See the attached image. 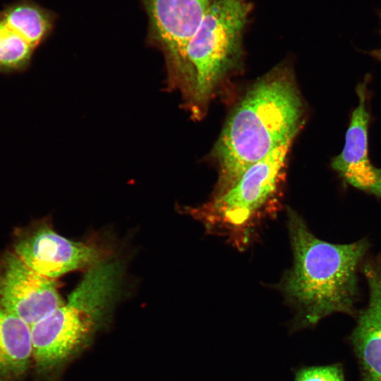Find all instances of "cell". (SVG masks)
Segmentation results:
<instances>
[{"label": "cell", "instance_id": "1", "mask_svg": "<svg viewBox=\"0 0 381 381\" xmlns=\"http://www.w3.org/2000/svg\"><path fill=\"white\" fill-rule=\"evenodd\" d=\"M303 114L300 94L287 71H272L255 83L229 115L215 145L219 169L215 195L251 165L292 141Z\"/></svg>", "mask_w": 381, "mask_h": 381}, {"label": "cell", "instance_id": "2", "mask_svg": "<svg viewBox=\"0 0 381 381\" xmlns=\"http://www.w3.org/2000/svg\"><path fill=\"white\" fill-rule=\"evenodd\" d=\"M294 265L281 288L297 312V325L313 327L333 313L356 316L357 271L369 248L361 239L337 244L317 238L295 211H288Z\"/></svg>", "mask_w": 381, "mask_h": 381}, {"label": "cell", "instance_id": "3", "mask_svg": "<svg viewBox=\"0 0 381 381\" xmlns=\"http://www.w3.org/2000/svg\"><path fill=\"white\" fill-rule=\"evenodd\" d=\"M123 267L106 258L87 270L68 300L31 327L32 361L47 377L89 339L115 302Z\"/></svg>", "mask_w": 381, "mask_h": 381}, {"label": "cell", "instance_id": "4", "mask_svg": "<svg viewBox=\"0 0 381 381\" xmlns=\"http://www.w3.org/2000/svg\"><path fill=\"white\" fill-rule=\"evenodd\" d=\"M251 0H212L186 54L182 78L195 104H206L241 53Z\"/></svg>", "mask_w": 381, "mask_h": 381}, {"label": "cell", "instance_id": "5", "mask_svg": "<svg viewBox=\"0 0 381 381\" xmlns=\"http://www.w3.org/2000/svg\"><path fill=\"white\" fill-rule=\"evenodd\" d=\"M291 143L277 147L248 168L226 190L205 205L190 209V212L207 227L246 232L277 200Z\"/></svg>", "mask_w": 381, "mask_h": 381}, {"label": "cell", "instance_id": "6", "mask_svg": "<svg viewBox=\"0 0 381 381\" xmlns=\"http://www.w3.org/2000/svg\"><path fill=\"white\" fill-rule=\"evenodd\" d=\"M13 252L35 272L55 279L70 272L87 270L107 258L99 246L68 239L47 224L19 233Z\"/></svg>", "mask_w": 381, "mask_h": 381}, {"label": "cell", "instance_id": "7", "mask_svg": "<svg viewBox=\"0 0 381 381\" xmlns=\"http://www.w3.org/2000/svg\"><path fill=\"white\" fill-rule=\"evenodd\" d=\"M59 284L31 269L13 252L0 258V306L30 327L64 303Z\"/></svg>", "mask_w": 381, "mask_h": 381}, {"label": "cell", "instance_id": "8", "mask_svg": "<svg viewBox=\"0 0 381 381\" xmlns=\"http://www.w3.org/2000/svg\"><path fill=\"white\" fill-rule=\"evenodd\" d=\"M150 37L166 55L173 77L181 80L188 44L212 0H144Z\"/></svg>", "mask_w": 381, "mask_h": 381}, {"label": "cell", "instance_id": "9", "mask_svg": "<svg viewBox=\"0 0 381 381\" xmlns=\"http://www.w3.org/2000/svg\"><path fill=\"white\" fill-rule=\"evenodd\" d=\"M368 82L365 78L356 87L358 103L351 114L344 147L332 158L331 167L344 182L381 198V168L373 165L369 157Z\"/></svg>", "mask_w": 381, "mask_h": 381}, {"label": "cell", "instance_id": "10", "mask_svg": "<svg viewBox=\"0 0 381 381\" xmlns=\"http://www.w3.org/2000/svg\"><path fill=\"white\" fill-rule=\"evenodd\" d=\"M361 268L368 287V302L357 313L350 339L361 381H381V255L366 260Z\"/></svg>", "mask_w": 381, "mask_h": 381}, {"label": "cell", "instance_id": "11", "mask_svg": "<svg viewBox=\"0 0 381 381\" xmlns=\"http://www.w3.org/2000/svg\"><path fill=\"white\" fill-rule=\"evenodd\" d=\"M32 357L31 327L0 306V381H22Z\"/></svg>", "mask_w": 381, "mask_h": 381}, {"label": "cell", "instance_id": "12", "mask_svg": "<svg viewBox=\"0 0 381 381\" xmlns=\"http://www.w3.org/2000/svg\"><path fill=\"white\" fill-rule=\"evenodd\" d=\"M0 21L36 48L52 26V17L37 5L21 2L0 13Z\"/></svg>", "mask_w": 381, "mask_h": 381}, {"label": "cell", "instance_id": "13", "mask_svg": "<svg viewBox=\"0 0 381 381\" xmlns=\"http://www.w3.org/2000/svg\"><path fill=\"white\" fill-rule=\"evenodd\" d=\"M35 49L0 21V73L24 70L30 64Z\"/></svg>", "mask_w": 381, "mask_h": 381}, {"label": "cell", "instance_id": "14", "mask_svg": "<svg viewBox=\"0 0 381 381\" xmlns=\"http://www.w3.org/2000/svg\"><path fill=\"white\" fill-rule=\"evenodd\" d=\"M294 381H345L340 364L306 366L298 369Z\"/></svg>", "mask_w": 381, "mask_h": 381}, {"label": "cell", "instance_id": "15", "mask_svg": "<svg viewBox=\"0 0 381 381\" xmlns=\"http://www.w3.org/2000/svg\"><path fill=\"white\" fill-rule=\"evenodd\" d=\"M380 18H381V13H380ZM370 55L373 56L375 59L381 61V47L372 51L370 52Z\"/></svg>", "mask_w": 381, "mask_h": 381}]
</instances>
